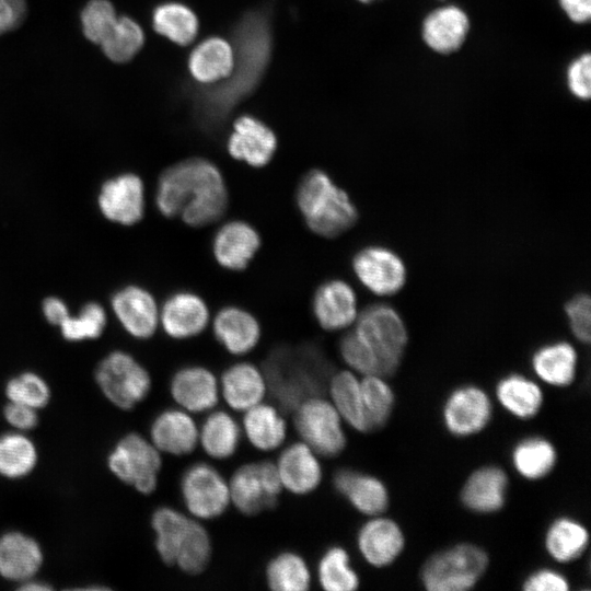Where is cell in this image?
<instances>
[{"instance_id":"cell-1","label":"cell","mask_w":591,"mask_h":591,"mask_svg":"<svg viewBox=\"0 0 591 591\" xmlns=\"http://www.w3.org/2000/svg\"><path fill=\"white\" fill-rule=\"evenodd\" d=\"M234 63L229 76L213 84L190 88L195 120L205 130L219 128L233 109L260 83L273 53L271 12L267 5L251 9L231 33Z\"/></svg>"},{"instance_id":"cell-2","label":"cell","mask_w":591,"mask_h":591,"mask_svg":"<svg viewBox=\"0 0 591 591\" xmlns=\"http://www.w3.org/2000/svg\"><path fill=\"white\" fill-rule=\"evenodd\" d=\"M154 200L164 217H179L186 224L200 228L223 216L229 195L216 164L204 158H189L161 173Z\"/></svg>"},{"instance_id":"cell-3","label":"cell","mask_w":591,"mask_h":591,"mask_svg":"<svg viewBox=\"0 0 591 591\" xmlns=\"http://www.w3.org/2000/svg\"><path fill=\"white\" fill-rule=\"evenodd\" d=\"M263 371L268 394L282 412H292L305 398L322 395L332 374L323 355L311 346L276 348Z\"/></svg>"},{"instance_id":"cell-4","label":"cell","mask_w":591,"mask_h":591,"mask_svg":"<svg viewBox=\"0 0 591 591\" xmlns=\"http://www.w3.org/2000/svg\"><path fill=\"white\" fill-rule=\"evenodd\" d=\"M296 200L308 228L324 237L340 235L358 219L349 195L318 169L310 170L302 177Z\"/></svg>"},{"instance_id":"cell-5","label":"cell","mask_w":591,"mask_h":591,"mask_svg":"<svg viewBox=\"0 0 591 591\" xmlns=\"http://www.w3.org/2000/svg\"><path fill=\"white\" fill-rule=\"evenodd\" d=\"M489 566V555L479 545L461 542L430 555L419 578L428 591H468L476 587Z\"/></svg>"},{"instance_id":"cell-6","label":"cell","mask_w":591,"mask_h":591,"mask_svg":"<svg viewBox=\"0 0 591 591\" xmlns=\"http://www.w3.org/2000/svg\"><path fill=\"white\" fill-rule=\"evenodd\" d=\"M354 331L375 356L380 375L394 374L408 343L407 328L398 312L387 304L369 305L358 315Z\"/></svg>"},{"instance_id":"cell-7","label":"cell","mask_w":591,"mask_h":591,"mask_svg":"<svg viewBox=\"0 0 591 591\" xmlns=\"http://www.w3.org/2000/svg\"><path fill=\"white\" fill-rule=\"evenodd\" d=\"M94 379L105 398L115 407L130 410L151 392L152 379L147 368L131 354L116 349L96 364Z\"/></svg>"},{"instance_id":"cell-8","label":"cell","mask_w":591,"mask_h":591,"mask_svg":"<svg viewBox=\"0 0 591 591\" xmlns=\"http://www.w3.org/2000/svg\"><path fill=\"white\" fill-rule=\"evenodd\" d=\"M292 413L299 438L320 457L332 459L344 452L345 422L329 399L322 395L308 397Z\"/></svg>"},{"instance_id":"cell-9","label":"cell","mask_w":591,"mask_h":591,"mask_svg":"<svg viewBox=\"0 0 591 591\" xmlns=\"http://www.w3.org/2000/svg\"><path fill=\"white\" fill-rule=\"evenodd\" d=\"M109 472L142 495L152 494L162 468L160 451L138 432L121 437L107 456Z\"/></svg>"},{"instance_id":"cell-10","label":"cell","mask_w":591,"mask_h":591,"mask_svg":"<svg viewBox=\"0 0 591 591\" xmlns=\"http://www.w3.org/2000/svg\"><path fill=\"white\" fill-rule=\"evenodd\" d=\"M179 494L187 513L199 520H213L229 508L228 480L212 464L204 461L188 465L179 479Z\"/></svg>"},{"instance_id":"cell-11","label":"cell","mask_w":591,"mask_h":591,"mask_svg":"<svg viewBox=\"0 0 591 591\" xmlns=\"http://www.w3.org/2000/svg\"><path fill=\"white\" fill-rule=\"evenodd\" d=\"M228 484L232 505L247 517L275 508L282 490L276 464L267 460L240 465Z\"/></svg>"},{"instance_id":"cell-12","label":"cell","mask_w":591,"mask_h":591,"mask_svg":"<svg viewBox=\"0 0 591 591\" xmlns=\"http://www.w3.org/2000/svg\"><path fill=\"white\" fill-rule=\"evenodd\" d=\"M157 553L164 564L195 576L209 565L212 542L201 521L186 513L165 533Z\"/></svg>"},{"instance_id":"cell-13","label":"cell","mask_w":591,"mask_h":591,"mask_svg":"<svg viewBox=\"0 0 591 591\" xmlns=\"http://www.w3.org/2000/svg\"><path fill=\"white\" fill-rule=\"evenodd\" d=\"M494 406L489 394L476 384H462L447 395L441 418L445 430L456 438L482 432L491 421Z\"/></svg>"},{"instance_id":"cell-14","label":"cell","mask_w":591,"mask_h":591,"mask_svg":"<svg viewBox=\"0 0 591 591\" xmlns=\"http://www.w3.org/2000/svg\"><path fill=\"white\" fill-rule=\"evenodd\" d=\"M96 207L111 223L131 227L146 212V186L134 172H123L102 182L96 194Z\"/></svg>"},{"instance_id":"cell-15","label":"cell","mask_w":591,"mask_h":591,"mask_svg":"<svg viewBox=\"0 0 591 591\" xmlns=\"http://www.w3.org/2000/svg\"><path fill=\"white\" fill-rule=\"evenodd\" d=\"M111 312L120 327L132 338H151L160 324V306L154 296L144 287L130 283L113 292Z\"/></svg>"},{"instance_id":"cell-16","label":"cell","mask_w":591,"mask_h":591,"mask_svg":"<svg viewBox=\"0 0 591 591\" xmlns=\"http://www.w3.org/2000/svg\"><path fill=\"white\" fill-rule=\"evenodd\" d=\"M352 270L358 280L378 296L397 293L407 279L403 259L394 251L380 245L358 251L352 258Z\"/></svg>"},{"instance_id":"cell-17","label":"cell","mask_w":591,"mask_h":591,"mask_svg":"<svg viewBox=\"0 0 591 591\" xmlns=\"http://www.w3.org/2000/svg\"><path fill=\"white\" fill-rule=\"evenodd\" d=\"M356 544L364 561L374 568L394 564L405 549V533L394 519L383 514L369 517L356 534Z\"/></svg>"},{"instance_id":"cell-18","label":"cell","mask_w":591,"mask_h":591,"mask_svg":"<svg viewBox=\"0 0 591 591\" xmlns=\"http://www.w3.org/2000/svg\"><path fill=\"white\" fill-rule=\"evenodd\" d=\"M169 391L177 407L193 415L215 409L220 399L219 379L200 364L177 369L170 380Z\"/></svg>"},{"instance_id":"cell-19","label":"cell","mask_w":591,"mask_h":591,"mask_svg":"<svg viewBox=\"0 0 591 591\" xmlns=\"http://www.w3.org/2000/svg\"><path fill=\"white\" fill-rule=\"evenodd\" d=\"M209 318L205 300L188 290L170 294L160 306V326L169 337L177 340L198 336L208 326Z\"/></svg>"},{"instance_id":"cell-20","label":"cell","mask_w":591,"mask_h":591,"mask_svg":"<svg viewBox=\"0 0 591 591\" xmlns=\"http://www.w3.org/2000/svg\"><path fill=\"white\" fill-rule=\"evenodd\" d=\"M227 148L233 159L253 167H262L273 159L277 149V137L263 120L246 114L233 123Z\"/></svg>"},{"instance_id":"cell-21","label":"cell","mask_w":591,"mask_h":591,"mask_svg":"<svg viewBox=\"0 0 591 591\" xmlns=\"http://www.w3.org/2000/svg\"><path fill=\"white\" fill-rule=\"evenodd\" d=\"M333 487L359 513L367 517L383 514L390 506V491L375 475L351 467L338 468Z\"/></svg>"},{"instance_id":"cell-22","label":"cell","mask_w":591,"mask_h":591,"mask_svg":"<svg viewBox=\"0 0 591 591\" xmlns=\"http://www.w3.org/2000/svg\"><path fill=\"white\" fill-rule=\"evenodd\" d=\"M275 464L282 489L292 495H310L323 480L320 456L302 441L286 445Z\"/></svg>"},{"instance_id":"cell-23","label":"cell","mask_w":591,"mask_h":591,"mask_svg":"<svg viewBox=\"0 0 591 591\" xmlns=\"http://www.w3.org/2000/svg\"><path fill=\"white\" fill-rule=\"evenodd\" d=\"M149 440L161 454L186 456L198 445V425L193 414L179 407L165 408L151 421Z\"/></svg>"},{"instance_id":"cell-24","label":"cell","mask_w":591,"mask_h":591,"mask_svg":"<svg viewBox=\"0 0 591 591\" xmlns=\"http://www.w3.org/2000/svg\"><path fill=\"white\" fill-rule=\"evenodd\" d=\"M508 488L507 472L499 465L487 464L475 468L466 477L460 491V500L474 513H496L507 502Z\"/></svg>"},{"instance_id":"cell-25","label":"cell","mask_w":591,"mask_h":591,"mask_svg":"<svg viewBox=\"0 0 591 591\" xmlns=\"http://www.w3.org/2000/svg\"><path fill=\"white\" fill-rule=\"evenodd\" d=\"M312 312L325 331L335 332L350 326L358 317L354 288L341 279L321 283L312 298Z\"/></svg>"},{"instance_id":"cell-26","label":"cell","mask_w":591,"mask_h":591,"mask_svg":"<svg viewBox=\"0 0 591 591\" xmlns=\"http://www.w3.org/2000/svg\"><path fill=\"white\" fill-rule=\"evenodd\" d=\"M220 397L237 413L264 402L268 385L263 369L247 361L230 364L219 379Z\"/></svg>"},{"instance_id":"cell-27","label":"cell","mask_w":591,"mask_h":591,"mask_svg":"<svg viewBox=\"0 0 591 591\" xmlns=\"http://www.w3.org/2000/svg\"><path fill=\"white\" fill-rule=\"evenodd\" d=\"M257 230L243 220L222 224L212 239V253L217 263L229 270L245 269L260 247Z\"/></svg>"},{"instance_id":"cell-28","label":"cell","mask_w":591,"mask_h":591,"mask_svg":"<svg viewBox=\"0 0 591 591\" xmlns=\"http://www.w3.org/2000/svg\"><path fill=\"white\" fill-rule=\"evenodd\" d=\"M44 563L40 544L21 531H8L0 536V576L22 583L35 578Z\"/></svg>"},{"instance_id":"cell-29","label":"cell","mask_w":591,"mask_h":591,"mask_svg":"<svg viewBox=\"0 0 591 591\" xmlns=\"http://www.w3.org/2000/svg\"><path fill=\"white\" fill-rule=\"evenodd\" d=\"M212 332L218 343L231 355L244 356L259 343L262 328L247 310L229 305L215 316Z\"/></svg>"},{"instance_id":"cell-30","label":"cell","mask_w":591,"mask_h":591,"mask_svg":"<svg viewBox=\"0 0 591 591\" xmlns=\"http://www.w3.org/2000/svg\"><path fill=\"white\" fill-rule=\"evenodd\" d=\"M282 410L275 404L262 402L243 413L242 434L260 452H271L286 442L288 427Z\"/></svg>"},{"instance_id":"cell-31","label":"cell","mask_w":591,"mask_h":591,"mask_svg":"<svg viewBox=\"0 0 591 591\" xmlns=\"http://www.w3.org/2000/svg\"><path fill=\"white\" fill-rule=\"evenodd\" d=\"M531 367L544 383L554 387H568L576 380L578 354L568 341L548 343L533 352Z\"/></svg>"},{"instance_id":"cell-32","label":"cell","mask_w":591,"mask_h":591,"mask_svg":"<svg viewBox=\"0 0 591 591\" xmlns=\"http://www.w3.org/2000/svg\"><path fill=\"white\" fill-rule=\"evenodd\" d=\"M495 394L499 405L521 420L536 417L544 405V393L540 384L517 372L500 378L496 383Z\"/></svg>"},{"instance_id":"cell-33","label":"cell","mask_w":591,"mask_h":591,"mask_svg":"<svg viewBox=\"0 0 591 591\" xmlns=\"http://www.w3.org/2000/svg\"><path fill=\"white\" fill-rule=\"evenodd\" d=\"M234 63L231 42L210 36L201 40L188 57V70L195 83L207 85L225 79Z\"/></svg>"},{"instance_id":"cell-34","label":"cell","mask_w":591,"mask_h":591,"mask_svg":"<svg viewBox=\"0 0 591 591\" xmlns=\"http://www.w3.org/2000/svg\"><path fill=\"white\" fill-rule=\"evenodd\" d=\"M468 28L470 22L464 11L455 5H445L427 15L422 37L434 51L451 54L463 45Z\"/></svg>"},{"instance_id":"cell-35","label":"cell","mask_w":591,"mask_h":591,"mask_svg":"<svg viewBox=\"0 0 591 591\" xmlns=\"http://www.w3.org/2000/svg\"><path fill=\"white\" fill-rule=\"evenodd\" d=\"M242 429L227 410L212 409L198 427V444L205 454L217 461L232 457L239 450Z\"/></svg>"},{"instance_id":"cell-36","label":"cell","mask_w":591,"mask_h":591,"mask_svg":"<svg viewBox=\"0 0 591 591\" xmlns=\"http://www.w3.org/2000/svg\"><path fill=\"white\" fill-rule=\"evenodd\" d=\"M590 534L587 526L570 515L553 519L543 537L544 548L556 563L569 564L580 558L587 551Z\"/></svg>"},{"instance_id":"cell-37","label":"cell","mask_w":591,"mask_h":591,"mask_svg":"<svg viewBox=\"0 0 591 591\" xmlns=\"http://www.w3.org/2000/svg\"><path fill=\"white\" fill-rule=\"evenodd\" d=\"M511 464L519 476L534 482L547 477L555 468L558 452L547 438L533 434L514 443L510 452Z\"/></svg>"},{"instance_id":"cell-38","label":"cell","mask_w":591,"mask_h":591,"mask_svg":"<svg viewBox=\"0 0 591 591\" xmlns=\"http://www.w3.org/2000/svg\"><path fill=\"white\" fill-rule=\"evenodd\" d=\"M329 401L345 424L360 433L370 432L364 413L360 379L351 370L332 373L327 382Z\"/></svg>"},{"instance_id":"cell-39","label":"cell","mask_w":591,"mask_h":591,"mask_svg":"<svg viewBox=\"0 0 591 591\" xmlns=\"http://www.w3.org/2000/svg\"><path fill=\"white\" fill-rule=\"evenodd\" d=\"M266 583L274 591H306L312 583L310 567L302 555L282 551L265 568Z\"/></svg>"},{"instance_id":"cell-40","label":"cell","mask_w":591,"mask_h":591,"mask_svg":"<svg viewBox=\"0 0 591 591\" xmlns=\"http://www.w3.org/2000/svg\"><path fill=\"white\" fill-rule=\"evenodd\" d=\"M38 463L34 441L21 431L0 434V475L9 479L28 476Z\"/></svg>"},{"instance_id":"cell-41","label":"cell","mask_w":591,"mask_h":591,"mask_svg":"<svg viewBox=\"0 0 591 591\" xmlns=\"http://www.w3.org/2000/svg\"><path fill=\"white\" fill-rule=\"evenodd\" d=\"M318 584L325 591H355L360 577L351 566L348 551L338 544L328 546L316 565Z\"/></svg>"},{"instance_id":"cell-42","label":"cell","mask_w":591,"mask_h":591,"mask_svg":"<svg viewBox=\"0 0 591 591\" xmlns=\"http://www.w3.org/2000/svg\"><path fill=\"white\" fill-rule=\"evenodd\" d=\"M152 22L160 35L179 46L190 44L196 38L199 27L195 12L177 1L158 5L153 11Z\"/></svg>"},{"instance_id":"cell-43","label":"cell","mask_w":591,"mask_h":591,"mask_svg":"<svg viewBox=\"0 0 591 591\" xmlns=\"http://www.w3.org/2000/svg\"><path fill=\"white\" fill-rule=\"evenodd\" d=\"M360 385L370 432L380 430L392 416L395 406L394 391L385 378L378 374L363 375Z\"/></svg>"},{"instance_id":"cell-44","label":"cell","mask_w":591,"mask_h":591,"mask_svg":"<svg viewBox=\"0 0 591 591\" xmlns=\"http://www.w3.org/2000/svg\"><path fill=\"white\" fill-rule=\"evenodd\" d=\"M107 323L106 308L96 301H89L77 313H70L58 328L65 340L81 343L100 338L104 334Z\"/></svg>"},{"instance_id":"cell-45","label":"cell","mask_w":591,"mask_h":591,"mask_svg":"<svg viewBox=\"0 0 591 591\" xmlns=\"http://www.w3.org/2000/svg\"><path fill=\"white\" fill-rule=\"evenodd\" d=\"M143 43L144 34L140 25L135 20L121 15L117 16L100 46L112 61L126 62L137 55Z\"/></svg>"},{"instance_id":"cell-46","label":"cell","mask_w":591,"mask_h":591,"mask_svg":"<svg viewBox=\"0 0 591 591\" xmlns=\"http://www.w3.org/2000/svg\"><path fill=\"white\" fill-rule=\"evenodd\" d=\"M8 402L42 409L48 405L51 390L47 381L34 371H23L8 380L4 386Z\"/></svg>"},{"instance_id":"cell-47","label":"cell","mask_w":591,"mask_h":591,"mask_svg":"<svg viewBox=\"0 0 591 591\" xmlns=\"http://www.w3.org/2000/svg\"><path fill=\"white\" fill-rule=\"evenodd\" d=\"M339 354L352 372L362 376L369 374L380 375L375 356L355 331L346 334L340 339Z\"/></svg>"},{"instance_id":"cell-48","label":"cell","mask_w":591,"mask_h":591,"mask_svg":"<svg viewBox=\"0 0 591 591\" xmlns=\"http://www.w3.org/2000/svg\"><path fill=\"white\" fill-rule=\"evenodd\" d=\"M116 19L115 9L108 0H91L81 14L85 37L100 45Z\"/></svg>"},{"instance_id":"cell-49","label":"cell","mask_w":591,"mask_h":591,"mask_svg":"<svg viewBox=\"0 0 591 591\" xmlns=\"http://www.w3.org/2000/svg\"><path fill=\"white\" fill-rule=\"evenodd\" d=\"M590 297L580 293L571 298L565 305V312L572 335L581 343L590 341Z\"/></svg>"},{"instance_id":"cell-50","label":"cell","mask_w":591,"mask_h":591,"mask_svg":"<svg viewBox=\"0 0 591 591\" xmlns=\"http://www.w3.org/2000/svg\"><path fill=\"white\" fill-rule=\"evenodd\" d=\"M521 588L524 591H568L570 581L560 571L542 567L528 573Z\"/></svg>"},{"instance_id":"cell-51","label":"cell","mask_w":591,"mask_h":591,"mask_svg":"<svg viewBox=\"0 0 591 591\" xmlns=\"http://www.w3.org/2000/svg\"><path fill=\"white\" fill-rule=\"evenodd\" d=\"M567 82L573 95L584 100L590 97L591 57L589 54H584L571 62L567 70Z\"/></svg>"},{"instance_id":"cell-52","label":"cell","mask_w":591,"mask_h":591,"mask_svg":"<svg viewBox=\"0 0 591 591\" xmlns=\"http://www.w3.org/2000/svg\"><path fill=\"white\" fill-rule=\"evenodd\" d=\"M3 417L15 431L21 432H27L38 424L37 409L14 402L4 406Z\"/></svg>"},{"instance_id":"cell-53","label":"cell","mask_w":591,"mask_h":591,"mask_svg":"<svg viewBox=\"0 0 591 591\" xmlns=\"http://www.w3.org/2000/svg\"><path fill=\"white\" fill-rule=\"evenodd\" d=\"M25 13V0H0V35L18 27Z\"/></svg>"},{"instance_id":"cell-54","label":"cell","mask_w":591,"mask_h":591,"mask_svg":"<svg viewBox=\"0 0 591 591\" xmlns=\"http://www.w3.org/2000/svg\"><path fill=\"white\" fill-rule=\"evenodd\" d=\"M42 315L45 321L58 327L71 313L68 303L60 297L48 296L40 304Z\"/></svg>"},{"instance_id":"cell-55","label":"cell","mask_w":591,"mask_h":591,"mask_svg":"<svg viewBox=\"0 0 591 591\" xmlns=\"http://www.w3.org/2000/svg\"><path fill=\"white\" fill-rule=\"evenodd\" d=\"M568 18L576 23H584L591 16V0H559Z\"/></svg>"},{"instance_id":"cell-56","label":"cell","mask_w":591,"mask_h":591,"mask_svg":"<svg viewBox=\"0 0 591 591\" xmlns=\"http://www.w3.org/2000/svg\"><path fill=\"white\" fill-rule=\"evenodd\" d=\"M19 589L20 590H25V591H45V590H51V587L44 582V581H38V580H35V578L33 579H30V580H26L22 583H19Z\"/></svg>"},{"instance_id":"cell-57","label":"cell","mask_w":591,"mask_h":591,"mask_svg":"<svg viewBox=\"0 0 591 591\" xmlns=\"http://www.w3.org/2000/svg\"><path fill=\"white\" fill-rule=\"evenodd\" d=\"M358 1H360V2H362V3H368V2H370V1H372V0H358Z\"/></svg>"}]
</instances>
